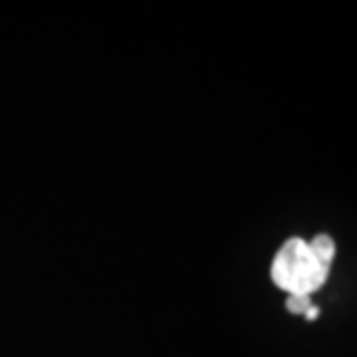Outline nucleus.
Masks as SVG:
<instances>
[{"label":"nucleus","mask_w":357,"mask_h":357,"mask_svg":"<svg viewBox=\"0 0 357 357\" xmlns=\"http://www.w3.org/2000/svg\"><path fill=\"white\" fill-rule=\"evenodd\" d=\"M304 316H306L307 319H316L319 316V310H318V307H314V306L307 307V312L304 314Z\"/></svg>","instance_id":"obj_3"},{"label":"nucleus","mask_w":357,"mask_h":357,"mask_svg":"<svg viewBox=\"0 0 357 357\" xmlns=\"http://www.w3.org/2000/svg\"><path fill=\"white\" fill-rule=\"evenodd\" d=\"M333 256L335 243L328 234H318L310 243L302 238H290L274 258L270 276L286 294L310 296L328 280Z\"/></svg>","instance_id":"obj_1"},{"label":"nucleus","mask_w":357,"mask_h":357,"mask_svg":"<svg viewBox=\"0 0 357 357\" xmlns=\"http://www.w3.org/2000/svg\"><path fill=\"white\" fill-rule=\"evenodd\" d=\"M307 307H312V304H310V296H306V294H288L286 310H288L290 314H306Z\"/></svg>","instance_id":"obj_2"}]
</instances>
